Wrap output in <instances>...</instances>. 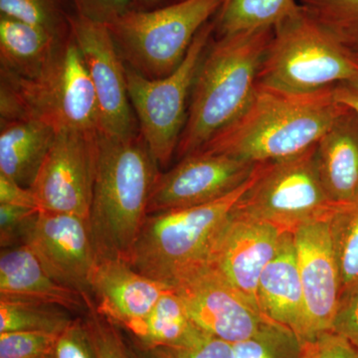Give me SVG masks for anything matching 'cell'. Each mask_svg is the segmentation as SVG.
Wrapping results in <instances>:
<instances>
[{
	"label": "cell",
	"mask_w": 358,
	"mask_h": 358,
	"mask_svg": "<svg viewBox=\"0 0 358 358\" xmlns=\"http://www.w3.org/2000/svg\"><path fill=\"white\" fill-rule=\"evenodd\" d=\"M171 287L199 329L232 345L272 322L204 261L181 271Z\"/></svg>",
	"instance_id": "11"
},
{
	"label": "cell",
	"mask_w": 358,
	"mask_h": 358,
	"mask_svg": "<svg viewBox=\"0 0 358 358\" xmlns=\"http://www.w3.org/2000/svg\"><path fill=\"white\" fill-rule=\"evenodd\" d=\"M68 21L95 90L99 131L122 140L134 138L140 129L129 100L126 67L109 28L76 14L68 16Z\"/></svg>",
	"instance_id": "12"
},
{
	"label": "cell",
	"mask_w": 358,
	"mask_h": 358,
	"mask_svg": "<svg viewBox=\"0 0 358 358\" xmlns=\"http://www.w3.org/2000/svg\"><path fill=\"white\" fill-rule=\"evenodd\" d=\"M299 8L296 0H223L214 33L223 37L274 28Z\"/></svg>",
	"instance_id": "24"
},
{
	"label": "cell",
	"mask_w": 358,
	"mask_h": 358,
	"mask_svg": "<svg viewBox=\"0 0 358 358\" xmlns=\"http://www.w3.org/2000/svg\"><path fill=\"white\" fill-rule=\"evenodd\" d=\"M315 148L289 159L257 164L253 182L233 210L285 232L331 217L343 205L334 203L322 185Z\"/></svg>",
	"instance_id": "8"
},
{
	"label": "cell",
	"mask_w": 358,
	"mask_h": 358,
	"mask_svg": "<svg viewBox=\"0 0 358 358\" xmlns=\"http://www.w3.org/2000/svg\"><path fill=\"white\" fill-rule=\"evenodd\" d=\"M255 171L244 185L222 199L150 214L129 263L141 274L171 286L181 271L204 260L218 231L253 182Z\"/></svg>",
	"instance_id": "5"
},
{
	"label": "cell",
	"mask_w": 358,
	"mask_h": 358,
	"mask_svg": "<svg viewBox=\"0 0 358 358\" xmlns=\"http://www.w3.org/2000/svg\"><path fill=\"white\" fill-rule=\"evenodd\" d=\"M329 218L310 221L293 232L305 299L306 334L303 341L331 331L341 296V278Z\"/></svg>",
	"instance_id": "16"
},
{
	"label": "cell",
	"mask_w": 358,
	"mask_h": 358,
	"mask_svg": "<svg viewBox=\"0 0 358 358\" xmlns=\"http://www.w3.org/2000/svg\"><path fill=\"white\" fill-rule=\"evenodd\" d=\"M126 329L143 350L182 348L208 334L192 322L174 289L159 299L147 317Z\"/></svg>",
	"instance_id": "23"
},
{
	"label": "cell",
	"mask_w": 358,
	"mask_h": 358,
	"mask_svg": "<svg viewBox=\"0 0 358 358\" xmlns=\"http://www.w3.org/2000/svg\"><path fill=\"white\" fill-rule=\"evenodd\" d=\"M333 90L336 102L352 110L358 115V78L336 84Z\"/></svg>",
	"instance_id": "39"
},
{
	"label": "cell",
	"mask_w": 358,
	"mask_h": 358,
	"mask_svg": "<svg viewBox=\"0 0 358 358\" xmlns=\"http://www.w3.org/2000/svg\"><path fill=\"white\" fill-rule=\"evenodd\" d=\"M358 78V60L301 9L274 27L258 84L313 93Z\"/></svg>",
	"instance_id": "6"
},
{
	"label": "cell",
	"mask_w": 358,
	"mask_h": 358,
	"mask_svg": "<svg viewBox=\"0 0 358 358\" xmlns=\"http://www.w3.org/2000/svg\"><path fill=\"white\" fill-rule=\"evenodd\" d=\"M24 244L55 281L79 292L87 305L93 301L91 279L99 255L88 219L39 210Z\"/></svg>",
	"instance_id": "13"
},
{
	"label": "cell",
	"mask_w": 358,
	"mask_h": 358,
	"mask_svg": "<svg viewBox=\"0 0 358 358\" xmlns=\"http://www.w3.org/2000/svg\"><path fill=\"white\" fill-rule=\"evenodd\" d=\"M223 0H179L159 8L131 9L107 25L124 62L150 79L178 69L199 30Z\"/></svg>",
	"instance_id": "7"
},
{
	"label": "cell",
	"mask_w": 358,
	"mask_h": 358,
	"mask_svg": "<svg viewBox=\"0 0 358 358\" xmlns=\"http://www.w3.org/2000/svg\"><path fill=\"white\" fill-rule=\"evenodd\" d=\"M0 299L50 303L70 312L88 310L84 296L55 281L25 244L1 249Z\"/></svg>",
	"instance_id": "19"
},
{
	"label": "cell",
	"mask_w": 358,
	"mask_h": 358,
	"mask_svg": "<svg viewBox=\"0 0 358 358\" xmlns=\"http://www.w3.org/2000/svg\"><path fill=\"white\" fill-rule=\"evenodd\" d=\"M56 134L41 121H0V173L31 187Z\"/></svg>",
	"instance_id": "21"
},
{
	"label": "cell",
	"mask_w": 358,
	"mask_h": 358,
	"mask_svg": "<svg viewBox=\"0 0 358 358\" xmlns=\"http://www.w3.org/2000/svg\"><path fill=\"white\" fill-rule=\"evenodd\" d=\"M99 154V131L56 134L30 189L39 210L89 219Z\"/></svg>",
	"instance_id": "10"
},
{
	"label": "cell",
	"mask_w": 358,
	"mask_h": 358,
	"mask_svg": "<svg viewBox=\"0 0 358 358\" xmlns=\"http://www.w3.org/2000/svg\"><path fill=\"white\" fill-rule=\"evenodd\" d=\"M173 289L141 274L128 261L107 257H99L91 279L96 310L124 329L147 317Z\"/></svg>",
	"instance_id": "17"
},
{
	"label": "cell",
	"mask_w": 358,
	"mask_h": 358,
	"mask_svg": "<svg viewBox=\"0 0 358 358\" xmlns=\"http://www.w3.org/2000/svg\"><path fill=\"white\" fill-rule=\"evenodd\" d=\"M345 109L333 87L294 94L258 84L244 112L199 150L253 164L289 159L315 147Z\"/></svg>",
	"instance_id": "1"
},
{
	"label": "cell",
	"mask_w": 358,
	"mask_h": 358,
	"mask_svg": "<svg viewBox=\"0 0 358 358\" xmlns=\"http://www.w3.org/2000/svg\"><path fill=\"white\" fill-rule=\"evenodd\" d=\"M341 292L358 282V202L339 207L329 218Z\"/></svg>",
	"instance_id": "27"
},
{
	"label": "cell",
	"mask_w": 358,
	"mask_h": 358,
	"mask_svg": "<svg viewBox=\"0 0 358 358\" xmlns=\"http://www.w3.org/2000/svg\"><path fill=\"white\" fill-rule=\"evenodd\" d=\"M322 185L334 203L358 202V115L345 107L315 148Z\"/></svg>",
	"instance_id": "20"
},
{
	"label": "cell",
	"mask_w": 358,
	"mask_h": 358,
	"mask_svg": "<svg viewBox=\"0 0 358 358\" xmlns=\"http://www.w3.org/2000/svg\"><path fill=\"white\" fill-rule=\"evenodd\" d=\"M70 313L50 303L0 299V334L44 331L60 334L75 320Z\"/></svg>",
	"instance_id": "25"
},
{
	"label": "cell",
	"mask_w": 358,
	"mask_h": 358,
	"mask_svg": "<svg viewBox=\"0 0 358 358\" xmlns=\"http://www.w3.org/2000/svg\"><path fill=\"white\" fill-rule=\"evenodd\" d=\"M145 358H159L157 357H155V355H150V353H148L147 352H145V355H143Z\"/></svg>",
	"instance_id": "41"
},
{
	"label": "cell",
	"mask_w": 358,
	"mask_h": 358,
	"mask_svg": "<svg viewBox=\"0 0 358 358\" xmlns=\"http://www.w3.org/2000/svg\"><path fill=\"white\" fill-rule=\"evenodd\" d=\"M66 36L0 14V72L36 77Z\"/></svg>",
	"instance_id": "22"
},
{
	"label": "cell",
	"mask_w": 358,
	"mask_h": 358,
	"mask_svg": "<svg viewBox=\"0 0 358 358\" xmlns=\"http://www.w3.org/2000/svg\"><path fill=\"white\" fill-rule=\"evenodd\" d=\"M261 312L288 327L301 341L306 334V308L293 232H285L277 253L264 268L258 284Z\"/></svg>",
	"instance_id": "18"
},
{
	"label": "cell",
	"mask_w": 358,
	"mask_h": 358,
	"mask_svg": "<svg viewBox=\"0 0 358 358\" xmlns=\"http://www.w3.org/2000/svg\"><path fill=\"white\" fill-rule=\"evenodd\" d=\"M83 319L98 358H145L134 352L117 324L96 310L94 301Z\"/></svg>",
	"instance_id": "30"
},
{
	"label": "cell",
	"mask_w": 358,
	"mask_h": 358,
	"mask_svg": "<svg viewBox=\"0 0 358 358\" xmlns=\"http://www.w3.org/2000/svg\"><path fill=\"white\" fill-rule=\"evenodd\" d=\"M301 13L358 60V0H296Z\"/></svg>",
	"instance_id": "26"
},
{
	"label": "cell",
	"mask_w": 358,
	"mask_h": 358,
	"mask_svg": "<svg viewBox=\"0 0 358 358\" xmlns=\"http://www.w3.org/2000/svg\"><path fill=\"white\" fill-rule=\"evenodd\" d=\"M257 164L202 150L186 155L173 169L159 173L148 202V215L222 199L244 185Z\"/></svg>",
	"instance_id": "14"
},
{
	"label": "cell",
	"mask_w": 358,
	"mask_h": 358,
	"mask_svg": "<svg viewBox=\"0 0 358 358\" xmlns=\"http://www.w3.org/2000/svg\"><path fill=\"white\" fill-rule=\"evenodd\" d=\"M159 358H235L232 343L205 334L192 345L182 348H160L143 350Z\"/></svg>",
	"instance_id": "33"
},
{
	"label": "cell",
	"mask_w": 358,
	"mask_h": 358,
	"mask_svg": "<svg viewBox=\"0 0 358 358\" xmlns=\"http://www.w3.org/2000/svg\"><path fill=\"white\" fill-rule=\"evenodd\" d=\"M331 331L358 350V282L341 294Z\"/></svg>",
	"instance_id": "36"
},
{
	"label": "cell",
	"mask_w": 358,
	"mask_h": 358,
	"mask_svg": "<svg viewBox=\"0 0 358 358\" xmlns=\"http://www.w3.org/2000/svg\"><path fill=\"white\" fill-rule=\"evenodd\" d=\"M159 166L140 134L112 138L99 131L90 229L99 257L128 261L148 216Z\"/></svg>",
	"instance_id": "2"
},
{
	"label": "cell",
	"mask_w": 358,
	"mask_h": 358,
	"mask_svg": "<svg viewBox=\"0 0 358 358\" xmlns=\"http://www.w3.org/2000/svg\"><path fill=\"white\" fill-rule=\"evenodd\" d=\"M284 233L273 224L233 210L212 241L203 261L261 312L259 280L277 253Z\"/></svg>",
	"instance_id": "15"
},
{
	"label": "cell",
	"mask_w": 358,
	"mask_h": 358,
	"mask_svg": "<svg viewBox=\"0 0 358 358\" xmlns=\"http://www.w3.org/2000/svg\"><path fill=\"white\" fill-rule=\"evenodd\" d=\"M273 34L274 28L239 33L208 46L190 94L178 157L200 150L248 107Z\"/></svg>",
	"instance_id": "3"
},
{
	"label": "cell",
	"mask_w": 358,
	"mask_h": 358,
	"mask_svg": "<svg viewBox=\"0 0 358 358\" xmlns=\"http://www.w3.org/2000/svg\"><path fill=\"white\" fill-rule=\"evenodd\" d=\"M59 334L44 331L0 334V358H51Z\"/></svg>",
	"instance_id": "31"
},
{
	"label": "cell",
	"mask_w": 358,
	"mask_h": 358,
	"mask_svg": "<svg viewBox=\"0 0 358 358\" xmlns=\"http://www.w3.org/2000/svg\"><path fill=\"white\" fill-rule=\"evenodd\" d=\"M51 358H98L83 317L73 320L59 334Z\"/></svg>",
	"instance_id": "34"
},
{
	"label": "cell",
	"mask_w": 358,
	"mask_h": 358,
	"mask_svg": "<svg viewBox=\"0 0 358 358\" xmlns=\"http://www.w3.org/2000/svg\"><path fill=\"white\" fill-rule=\"evenodd\" d=\"M38 209L0 204V244L1 248L24 244L26 235L34 222Z\"/></svg>",
	"instance_id": "32"
},
{
	"label": "cell",
	"mask_w": 358,
	"mask_h": 358,
	"mask_svg": "<svg viewBox=\"0 0 358 358\" xmlns=\"http://www.w3.org/2000/svg\"><path fill=\"white\" fill-rule=\"evenodd\" d=\"M35 120L56 131H99L95 90L73 35L59 43L34 78L0 72V121Z\"/></svg>",
	"instance_id": "4"
},
{
	"label": "cell",
	"mask_w": 358,
	"mask_h": 358,
	"mask_svg": "<svg viewBox=\"0 0 358 358\" xmlns=\"http://www.w3.org/2000/svg\"><path fill=\"white\" fill-rule=\"evenodd\" d=\"M0 204L16 205V206L38 209L36 200L30 188L23 187L13 179L1 173H0Z\"/></svg>",
	"instance_id": "38"
},
{
	"label": "cell",
	"mask_w": 358,
	"mask_h": 358,
	"mask_svg": "<svg viewBox=\"0 0 358 358\" xmlns=\"http://www.w3.org/2000/svg\"><path fill=\"white\" fill-rule=\"evenodd\" d=\"M76 15L109 25L134 8V0H72Z\"/></svg>",
	"instance_id": "37"
},
{
	"label": "cell",
	"mask_w": 358,
	"mask_h": 358,
	"mask_svg": "<svg viewBox=\"0 0 358 358\" xmlns=\"http://www.w3.org/2000/svg\"><path fill=\"white\" fill-rule=\"evenodd\" d=\"M233 348L235 358H300L301 341L288 327L270 322Z\"/></svg>",
	"instance_id": "28"
},
{
	"label": "cell",
	"mask_w": 358,
	"mask_h": 358,
	"mask_svg": "<svg viewBox=\"0 0 358 358\" xmlns=\"http://www.w3.org/2000/svg\"><path fill=\"white\" fill-rule=\"evenodd\" d=\"M215 22L199 30L178 69L159 79H150L124 63L129 100L138 129L159 166H166L178 150L187 120V98L192 91Z\"/></svg>",
	"instance_id": "9"
},
{
	"label": "cell",
	"mask_w": 358,
	"mask_h": 358,
	"mask_svg": "<svg viewBox=\"0 0 358 358\" xmlns=\"http://www.w3.org/2000/svg\"><path fill=\"white\" fill-rule=\"evenodd\" d=\"M0 14L40 26L58 36L70 31L62 0H0Z\"/></svg>",
	"instance_id": "29"
},
{
	"label": "cell",
	"mask_w": 358,
	"mask_h": 358,
	"mask_svg": "<svg viewBox=\"0 0 358 358\" xmlns=\"http://www.w3.org/2000/svg\"><path fill=\"white\" fill-rule=\"evenodd\" d=\"M162 0H134V4H141V6H143L145 7H152L155 6H157L162 2Z\"/></svg>",
	"instance_id": "40"
},
{
	"label": "cell",
	"mask_w": 358,
	"mask_h": 358,
	"mask_svg": "<svg viewBox=\"0 0 358 358\" xmlns=\"http://www.w3.org/2000/svg\"><path fill=\"white\" fill-rule=\"evenodd\" d=\"M300 358H358V350L334 331L301 341Z\"/></svg>",
	"instance_id": "35"
}]
</instances>
